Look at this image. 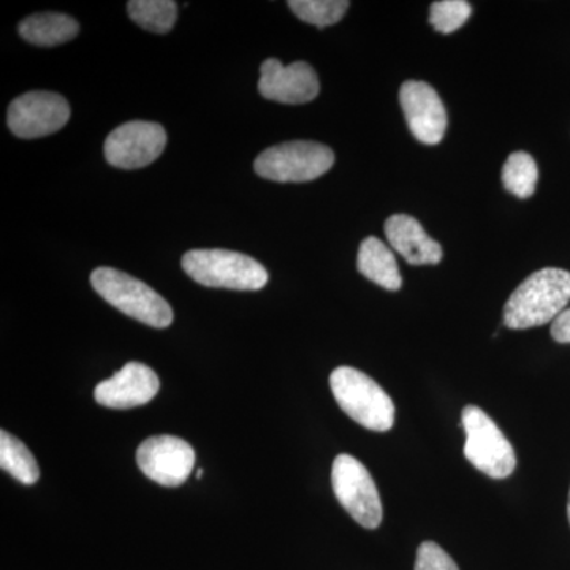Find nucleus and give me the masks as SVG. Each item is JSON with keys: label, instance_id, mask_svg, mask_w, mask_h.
<instances>
[{"label": "nucleus", "instance_id": "obj_1", "mask_svg": "<svg viewBox=\"0 0 570 570\" xmlns=\"http://www.w3.org/2000/svg\"><path fill=\"white\" fill-rule=\"evenodd\" d=\"M570 302V273L543 268L532 273L515 288L504 307V325L527 330L553 324Z\"/></svg>", "mask_w": 570, "mask_h": 570}, {"label": "nucleus", "instance_id": "obj_2", "mask_svg": "<svg viewBox=\"0 0 570 570\" xmlns=\"http://www.w3.org/2000/svg\"><path fill=\"white\" fill-rule=\"evenodd\" d=\"M330 387L337 406L358 425L379 433L392 430L395 406L374 379L355 367L341 366L330 376Z\"/></svg>", "mask_w": 570, "mask_h": 570}, {"label": "nucleus", "instance_id": "obj_3", "mask_svg": "<svg viewBox=\"0 0 570 570\" xmlns=\"http://www.w3.org/2000/svg\"><path fill=\"white\" fill-rule=\"evenodd\" d=\"M94 291L126 316L154 328H167L174 322V309L137 277L115 268H97L91 275Z\"/></svg>", "mask_w": 570, "mask_h": 570}, {"label": "nucleus", "instance_id": "obj_4", "mask_svg": "<svg viewBox=\"0 0 570 570\" xmlns=\"http://www.w3.org/2000/svg\"><path fill=\"white\" fill-rule=\"evenodd\" d=\"M183 268L195 283L230 291H261L268 283V272L249 255L225 249L189 250Z\"/></svg>", "mask_w": 570, "mask_h": 570}, {"label": "nucleus", "instance_id": "obj_5", "mask_svg": "<svg viewBox=\"0 0 570 570\" xmlns=\"http://www.w3.org/2000/svg\"><path fill=\"white\" fill-rule=\"evenodd\" d=\"M335 164V154L316 141L272 146L255 159V174L275 183H307L321 178Z\"/></svg>", "mask_w": 570, "mask_h": 570}, {"label": "nucleus", "instance_id": "obj_6", "mask_svg": "<svg viewBox=\"0 0 570 570\" xmlns=\"http://www.w3.org/2000/svg\"><path fill=\"white\" fill-rule=\"evenodd\" d=\"M466 444L464 456L482 474L508 479L517 468L515 450L493 422L478 406H466L461 414Z\"/></svg>", "mask_w": 570, "mask_h": 570}, {"label": "nucleus", "instance_id": "obj_7", "mask_svg": "<svg viewBox=\"0 0 570 570\" xmlns=\"http://www.w3.org/2000/svg\"><path fill=\"white\" fill-rule=\"evenodd\" d=\"M333 491L348 515L366 530H376L382 521L381 497L365 464L354 456L337 455L332 468Z\"/></svg>", "mask_w": 570, "mask_h": 570}, {"label": "nucleus", "instance_id": "obj_8", "mask_svg": "<svg viewBox=\"0 0 570 570\" xmlns=\"http://www.w3.org/2000/svg\"><path fill=\"white\" fill-rule=\"evenodd\" d=\"M167 145L160 124L130 121L112 130L105 140V159L116 168L137 170L153 164Z\"/></svg>", "mask_w": 570, "mask_h": 570}, {"label": "nucleus", "instance_id": "obj_9", "mask_svg": "<svg viewBox=\"0 0 570 570\" xmlns=\"http://www.w3.org/2000/svg\"><path fill=\"white\" fill-rule=\"evenodd\" d=\"M70 119V105L55 92H28L9 108V127L17 137L32 140L61 130Z\"/></svg>", "mask_w": 570, "mask_h": 570}, {"label": "nucleus", "instance_id": "obj_10", "mask_svg": "<svg viewBox=\"0 0 570 570\" xmlns=\"http://www.w3.org/2000/svg\"><path fill=\"white\" fill-rule=\"evenodd\" d=\"M137 463L146 478L163 487L183 485L195 468L193 445L175 436L146 439L137 450Z\"/></svg>", "mask_w": 570, "mask_h": 570}, {"label": "nucleus", "instance_id": "obj_11", "mask_svg": "<svg viewBox=\"0 0 570 570\" xmlns=\"http://www.w3.org/2000/svg\"><path fill=\"white\" fill-rule=\"evenodd\" d=\"M400 104L409 129L420 142L433 146L442 141L448 130V111L428 82H404L400 89Z\"/></svg>", "mask_w": 570, "mask_h": 570}, {"label": "nucleus", "instance_id": "obj_12", "mask_svg": "<svg viewBox=\"0 0 570 570\" xmlns=\"http://www.w3.org/2000/svg\"><path fill=\"white\" fill-rule=\"evenodd\" d=\"M258 91L273 102L299 105L316 99L321 85L309 63L294 62L285 67L272 58L262 63Z\"/></svg>", "mask_w": 570, "mask_h": 570}, {"label": "nucleus", "instance_id": "obj_13", "mask_svg": "<svg viewBox=\"0 0 570 570\" xmlns=\"http://www.w3.org/2000/svg\"><path fill=\"white\" fill-rule=\"evenodd\" d=\"M159 376L142 363L130 362L94 390L97 403L110 409H132L148 404L159 393Z\"/></svg>", "mask_w": 570, "mask_h": 570}, {"label": "nucleus", "instance_id": "obj_14", "mask_svg": "<svg viewBox=\"0 0 570 570\" xmlns=\"http://www.w3.org/2000/svg\"><path fill=\"white\" fill-rule=\"evenodd\" d=\"M390 246L411 265H438L442 261V247L430 238L417 219L407 214H393L385 223Z\"/></svg>", "mask_w": 570, "mask_h": 570}, {"label": "nucleus", "instance_id": "obj_15", "mask_svg": "<svg viewBox=\"0 0 570 570\" xmlns=\"http://www.w3.org/2000/svg\"><path fill=\"white\" fill-rule=\"evenodd\" d=\"M356 265L363 276L382 288L396 292L403 285L395 255L376 236H370L362 243Z\"/></svg>", "mask_w": 570, "mask_h": 570}, {"label": "nucleus", "instance_id": "obj_16", "mask_svg": "<svg viewBox=\"0 0 570 570\" xmlns=\"http://www.w3.org/2000/svg\"><path fill=\"white\" fill-rule=\"evenodd\" d=\"M80 26L71 17L62 13H37L26 18L20 24L22 39L37 47H56L75 39Z\"/></svg>", "mask_w": 570, "mask_h": 570}, {"label": "nucleus", "instance_id": "obj_17", "mask_svg": "<svg viewBox=\"0 0 570 570\" xmlns=\"http://www.w3.org/2000/svg\"><path fill=\"white\" fill-rule=\"evenodd\" d=\"M0 468L22 485H33L40 478L39 464L31 450L6 430L0 431Z\"/></svg>", "mask_w": 570, "mask_h": 570}, {"label": "nucleus", "instance_id": "obj_18", "mask_svg": "<svg viewBox=\"0 0 570 570\" xmlns=\"http://www.w3.org/2000/svg\"><path fill=\"white\" fill-rule=\"evenodd\" d=\"M127 10L134 22L154 33L170 32L178 17V6L171 0H132Z\"/></svg>", "mask_w": 570, "mask_h": 570}, {"label": "nucleus", "instance_id": "obj_19", "mask_svg": "<svg viewBox=\"0 0 570 570\" xmlns=\"http://www.w3.org/2000/svg\"><path fill=\"white\" fill-rule=\"evenodd\" d=\"M539 181V168L531 154L519 151L510 154L502 168V184L508 193L519 198H530Z\"/></svg>", "mask_w": 570, "mask_h": 570}, {"label": "nucleus", "instance_id": "obj_20", "mask_svg": "<svg viewBox=\"0 0 570 570\" xmlns=\"http://www.w3.org/2000/svg\"><path fill=\"white\" fill-rule=\"evenodd\" d=\"M288 7L299 20L324 29L343 20L351 3L346 0H291Z\"/></svg>", "mask_w": 570, "mask_h": 570}, {"label": "nucleus", "instance_id": "obj_21", "mask_svg": "<svg viewBox=\"0 0 570 570\" xmlns=\"http://www.w3.org/2000/svg\"><path fill=\"white\" fill-rule=\"evenodd\" d=\"M472 7L466 0H439L430 9V24L438 32L452 33L466 24Z\"/></svg>", "mask_w": 570, "mask_h": 570}, {"label": "nucleus", "instance_id": "obj_22", "mask_svg": "<svg viewBox=\"0 0 570 570\" xmlns=\"http://www.w3.org/2000/svg\"><path fill=\"white\" fill-rule=\"evenodd\" d=\"M415 570H460L452 557L434 542H423L417 550Z\"/></svg>", "mask_w": 570, "mask_h": 570}, {"label": "nucleus", "instance_id": "obj_23", "mask_svg": "<svg viewBox=\"0 0 570 570\" xmlns=\"http://www.w3.org/2000/svg\"><path fill=\"white\" fill-rule=\"evenodd\" d=\"M551 336L557 343L570 344V309L562 311L551 324Z\"/></svg>", "mask_w": 570, "mask_h": 570}, {"label": "nucleus", "instance_id": "obj_24", "mask_svg": "<svg viewBox=\"0 0 570 570\" xmlns=\"http://www.w3.org/2000/svg\"><path fill=\"white\" fill-rule=\"evenodd\" d=\"M202 478H204V469H198L197 479L200 480Z\"/></svg>", "mask_w": 570, "mask_h": 570}, {"label": "nucleus", "instance_id": "obj_25", "mask_svg": "<svg viewBox=\"0 0 570 570\" xmlns=\"http://www.w3.org/2000/svg\"><path fill=\"white\" fill-rule=\"evenodd\" d=\"M568 519L570 523V491H569V501H568Z\"/></svg>", "mask_w": 570, "mask_h": 570}]
</instances>
